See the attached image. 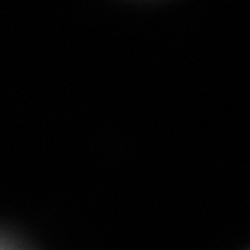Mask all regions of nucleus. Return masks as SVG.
Segmentation results:
<instances>
[{"instance_id": "obj_1", "label": "nucleus", "mask_w": 250, "mask_h": 250, "mask_svg": "<svg viewBox=\"0 0 250 250\" xmlns=\"http://www.w3.org/2000/svg\"><path fill=\"white\" fill-rule=\"evenodd\" d=\"M0 250H28L21 241L8 235L6 232H0Z\"/></svg>"}]
</instances>
